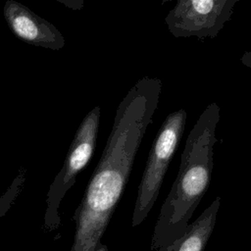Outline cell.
Wrapping results in <instances>:
<instances>
[{
	"instance_id": "8",
	"label": "cell",
	"mask_w": 251,
	"mask_h": 251,
	"mask_svg": "<svg viewBox=\"0 0 251 251\" xmlns=\"http://www.w3.org/2000/svg\"><path fill=\"white\" fill-rule=\"evenodd\" d=\"M26 178V170L21 167L16 177L13 179L12 183L8 189L0 197V218H2L10 209L16 198L21 193L24 183Z\"/></svg>"
},
{
	"instance_id": "1",
	"label": "cell",
	"mask_w": 251,
	"mask_h": 251,
	"mask_svg": "<svg viewBox=\"0 0 251 251\" xmlns=\"http://www.w3.org/2000/svg\"><path fill=\"white\" fill-rule=\"evenodd\" d=\"M162 80L143 76L120 102L101 158L74 220L71 251H96L128 181L133 163L158 108Z\"/></svg>"
},
{
	"instance_id": "3",
	"label": "cell",
	"mask_w": 251,
	"mask_h": 251,
	"mask_svg": "<svg viewBox=\"0 0 251 251\" xmlns=\"http://www.w3.org/2000/svg\"><path fill=\"white\" fill-rule=\"evenodd\" d=\"M186 119L184 109L176 110L166 117L157 132L137 187L131 218L132 227L139 226L147 218L159 196L164 177L183 134Z\"/></svg>"
},
{
	"instance_id": "6",
	"label": "cell",
	"mask_w": 251,
	"mask_h": 251,
	"mask_svg": "<svg viewBox=\"0 0 251 251\" xmlns=\"http://www.w3.org/2000/svg\"><path fill=\"white\" fill-rule=\"evenodd\" d=\"M3 14L9 28L21 40L51 50L64 48L65 38L59 29L22 3L6 1Z\"/></svg>"
},
{
	"instance_id": "9",
	"label": "cell",
	"mask_w": 251,
	"mask_h": 251,
	"mask_svg": "<svg viewBox=\"0 0 251 251\" xmlns=\"http://www.w3.org/2000/svg\"><path fill=\"white\" fill-rule=\"evenodd\" d=\"M61 3H64L66 6H68L71 9H75V10H78L81 9L83 6V1L81 0H72V1H60Z\"/></svg>"
},
{
	"instance_id": "7",
	"label": "cell",
	"mask_w": 251,
	"mask_h": 251,
	"mask_svg": "<svg viewBox=\"0 0 251 251\" xmlns=\"http://www.w3.org/2000/svg\"><path fill=\"white\" fill-rule=\"evenodd\" d=\"M220 205L221 197L218 196L192 224L188 225L179 238L160 247L157 251H204L216 226Z\"/></svg>"
},
{
	"instance_id": "2",
	"label": "cell",
	"mask_w": 251,
	"mask_h": 251,
	"mask_svg": "<svg viewBox=\"0 0 251 251\" xmlns=\"http://www.w3.org/2000/svg\"><path fill=\"white\" fill-rule=\"evenodd\" d=\"M220 107L210 103L190 130L180 156L177 176L157 218L151 237V250H158L179 238L206 194L214 166V146Z\"/></svg>"
},
{
	"instance_id": "4",
	"label": "cell",
	"mask_w": 251,
	"mask_h": 251,
	"mask_svg": "<svg viewBox=\"0 0 251 251\" xmlns=\"http://www.w3.org/2000/svg\"><path fill=\"white\" fill-rule=\"evenodd\" d=\"M101 117L100 106H95L83 118L71 143L64 164L47 192L45 224L55 227L59 223L58 208L67 191L75 184L77 175L89 163L97 141Z\"/></svg>"
},
{
	"instance_id": "10",
	"label": "cell",
	"mask_w": 251,
	"mask_h": 251,
	"mask_svg": "<svg viewBox=\"0 0 251 251\" xmlns=\"http://www.w3.org/2000/svg\"><path fill=\"white\" fill-rule=\"evenodd\" d=\"M240 61H241V63H242L244 66H246L247 68L251 69V50L246 51V52L242 55V57L240 58Z\"/></svg>"
},
{
	"instance_id": "5",
	"label": "cell",
	"mask_w": 251,
	"mask_h": 251,
	"mask_svg": "<svg viewBox=\"0 0 251 251\" xmlns=\"http://www.w3.org/2000/svg\"><path fill=\"white\" fill-rule=\"evenodd\" d=\"M238 0H178L165 23L176 38H215L231 19Z\"/></svg>"
},
{
	"instance_id": "11",
	"label": "cell",
	"mask_w": 251,
	"mask_h": 251,
	"mask_svg": "<svg viewBox=\"0 0 251 251\" xmlns=\"http://www.w3.org/2000/svg\"><path fill=\"white\" fill-rule=\"evenodd\" d=\"M96 251H108V248H107L106 245H104V244L101 243V244L98 246V248L96 249Z\"/></svg>"
}]
</instances>
